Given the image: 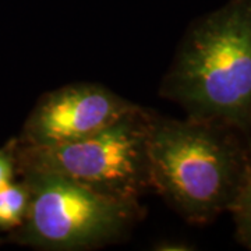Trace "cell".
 Masks as SVG:
<instances>
[{"label":"cell","mask_w":251,"mask_h":251,"mask_svg":"<svg viewBox=\"0 0 251 251\" xmlns=\"http://www.w3.org/2000/svg\"><path fill=\"white\" fill-rule=\"evenodd\" d=\"M153 115L143 108L97 134L56 147H25V172H48L72 179L103 196L138 202L152 190L148 137Z\"/></svg>","instance_id":"3957f363"},{"label":"cell","mask_w":251,"mask_h":251,"mask_svg":"<svg viewBox=\"0 0 251 251\" xmlns=\"http://www.w3.org/2000/svg\"><path fill=\"white\" fill-rule=\"evenodd\" d=\"M29 206L27 183L10 181L0 188V229L20 227L25 221Z\"/></svg>","instance_id":"8992f818"},{"label":"cell","mask_w":251,"mask_h":251,"mask_svg":"<svg viewBox=\"0 0 251 251\" xmlns=\"http://www.w3.org/2000/svg\"><path fill=\"white\" fill-rule=\"evenodd\" d=\"M29 206L21 227L25 244L53 251L87 250L116 242L143 212L138 202L103 196L72 179L25 172Z\"/></svg>","instance_id":"277c9868"},{"label":"cell","mask_w":251,"mask_h":251,"mask_svg":"<svg viewBox=\"0 0 251 251\" xmlns=\"http://www.w3.org/2000/svg\"><path fill=\"white\" fill-rule=\"evenodd\" d=\"M236 226V239L251 250V166L249 176L230 209Z\"/></svg>","instance_id":"52a82bcc"},{"label":"cell","mask_w":251,"mask_h":251,"mask_svg":"<svg viewBox=\"0 0 251 251\" xmlns=\"http://www.w3.org/2000/svg\"><path fill=\"white\" fill-rule=\"evenodd\" d=\"M161 94L188 117L251 134V0H230L190 25Z\"/></svg>","instance_id":"7a4b0ae2"},{"label":"cell","mask_w":251,"mask_h":251,"mask_svg":"<svg viewBox=\"0 0 251 251\" xmlns=\"http://www.w3.org/2000/svg\"><path fill=\"white\" fill-rule=\"evenodd\" d=\"M14 176V163L9 153L0 151V188H3Z\"/></svg>","instance_id":"ba28073f"},{"label":"cell","mask_w":251,"mask_h":251,"mask_svg":"<svg viewBox=\"0 0 251 251\" xmlns=\"http://www.w3.org/2000/svg\"><path fill=\"white\" fill-rule=\"evenodd\" d=\"M251 166V134L233 126L153 115L148 137L151 188L190 224L230 212Z\"/></svg>","instance_id":"6da1fadb"},{"label":"cell","mask_w":251,"mask_h":251,"mask_svg":"<svg viewBox=\"0 0 251 251\" xmlns=\"http://www.w3.org/2000/svg\"><path fill=\"white\" fill-rule=\"evenodd\" d=\"M138 108L92 82L69 84L45 94L25 125V147L75 143L117 123Z\"/></svg>","instance_id":"5b68a950"}]
</instances>
